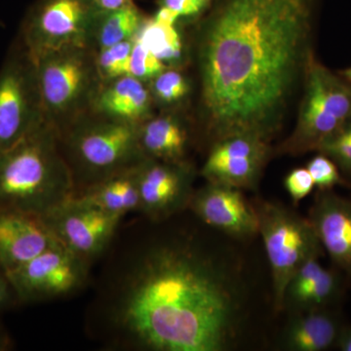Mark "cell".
Instances as JSON below:
<instances>
[{
  "label": "cell",
  "mask_w": 351,
  "mask_h": 351,
  "mask_svg": "<svg viewBox=\"0 0 351 351\" xmlns=\"http://www.w3.org/2000/svg\"><path fill=\"white\" fill-rule=\"evenodd\" d=\"M211 0H158V6L166 7L181 19L197 20L211 4Z\"/></svg>",
  "instance_id": "f546056e"
},
{
  "label": "cell",
  "mask_w": 351,
  "mask_h": 351,
  "mask_svg": "<svg viewBox=\"0 0 351 351\" xmlns=\"http://www.w3.org/2000/svg\"><path fill=\"white\" fill-rule=\"evenodd\" d=\"M36 76L44 117L60 132L80 119V112L93 103L100 80L96 57L88 47L64 48L36 60Z\"/></svg>",
  "instance_id": "5b68a950"
},
{
  "label": "cell",
  "mask_w": 351,
  "mask_h": 351,
  "mask_svg": "<svg viewBox=\"0 0 351 351\" xmlns=\"http://www.w3.org/2000/svg\"><path fill=\"white\" fill-rule=\"evenodd\" d=\"M154 104L171 110L186 103L193 92V83L180 68L168 66L149 82Z\"/></svg>",
  "instance_id": "cb8c5ba5"
},
{
  "label": "cell",
  "mask_w": 351,
  "mask_h": 351,
  "mask_svg": "<svg viewBox=\"0 0 351 351\" xmlns=\"http://www.w3.org/2000/svg\"><path fill=\"white\" fill-rule=\"evenodd\" d=\"M94 1L103 12L117 10V9L134 3L133 0H94Z\"/></svg>",
  "instance_id": "d6a6232c"
},
{
  "label": "cell",
  "mask_w": 351,
  "mask_h": 351,
  "mask_svg": "<svg viewBox=\"0 0 351 351\" xmlns=\"http://www.w3.org/2000/svg\"><path fill=\"white\" fill-rule=\"evenodd\" d=\"M343 321L334 307L292 313L284 329L282 346L290 351H324L336 348Z\"/></svg>",
  "instance_id": "d6986e66"
},
{
  "label": "cell",
  "mask_w": 351,
  "mask_h": 351,
  "mask_svg": "<svg viewBox=\"0 0 351 351\" xmlns=\"http://www.w3.org/2000/svg\"><path fill=\"white\" fill-rule=\"evenodd\" d=\"M138 138L145 158L167 162L186 160L191 132L179 113L154 115L140 126Z\"/></svg>",
  "instance_id": "ffe728a7"
},
{
  "label": "cell",
  "mask_w": 351,
  "mask_h": 351,
  "mask_svg": "<svg viewBox=\"0 0 351 351\" xmlns=\"http://www.w3.org/2000/svg\"><path fill=\"white\" fill-rule=\"evenodd\" d=\"M140 210L154 221H163L189 208L195 189V169L188 160L167 162L145 158L138 165Z\"/></svg>",
  "instance_id": "4fadbf2b"
},
{
  "label": "cell",
  "mask_w": 351,
  "mask_h": 351,
  "mask_svg": "<svg viewBox=\"0 0 351 351\" xmlns=\"http://www.w3.org/2000/svg\"><path fill=\"white\" fill-rule=\"evenodd\" d=\"M88 265L58 242L5 276L18 302L46 301L71 294L84 285Z\"/></svg>",
  "instance_id": "30bf717a"
},
{
  "label": "cell",
  "mask_w": 351,
  "mask_h": 351,
  "mask_svg": "<svg viewBox=\"0 0 351 351\" xmlns=\"http://www.w3.org/2000/svg\"><path fill=\"white\" fill-rule=\"evenodd\" d=\"M71 127L69 152L89 181L86 188L131 169L145 158L138 138L140 126L99 115L94 119H77Z\"/></svg>",
  "instance_id": "52a82bcc"
},
{
  "label": "cell",
  "mask_w": 351,
  "mask_h": 351,
  "mask_svg": "<svg viewBox=\"0 0 351 351\" xmlns=\"http://www.w3.org/2000/svg\"><path fill=\"white\" fill-rule=\"evenodd\" d=\"M307 218L334 267L351 278V199L318 191Z\"/></svg>",
  "instance_id": "9a60e30c"
},
{
  "label": "cell",
  "mask_w": 351,
  "mask_h": 351,
  "mask_svg": "<svg viewBox=\"0 0 351 351\" xmlns=\"http://www.w3.org/2000/svg\"><path fill=\"white\" fill-rule=\"evenodd\" d=\"M253 205L258 234L262 237L271 270L274 309L281 311L286 288L295 272L308 258L321 257L324 250L307 217L271 201L255 200Z\"/></svg>",
  "instance_id": "8992f818"
},
{
  "label": "cell",
  "mask_w": 351,
  "mask_h": 351,
  "mask_svg": "<svg viewBox=\"0 0 351 351\" xmlns=\"http://www.w3.org/2000/svg\"><path fill=\"white\" fill-rule=\"evenodd\" d=\"M297 120L277 154L302 156L316 152L351 115V83L314 56L309 62L300 94Z\"/></svg>",
  "instance_id": "277c9868"
},
{
  "label": "cell",
  "mask_w": 351,
  "mask_h": 351,
  "mask_svg": "<svg viewBox=\"0 0 351 351\" xmlns=\"http://www.w3.org/2000/svg\"><path fill=\"white\" fill-rule=\"evenodd\" d=\"M336 348L341 351H351V326L343 325V327L341 328Z\"/></svg>",
  "instance_id": "836d02e7"
},
{
  "label": "cell",
  "mask_w": 351,
  "mask_h": 351,
  "mask_svg": "<svg viewBox=\"0 0 351 351\" xmlns=\"http://www.w3.org/2000/svg\"><path fill=\"white\" fill-rule=\"evenodd\" d=\"M101 12L94 0H38L25 16L21 41L32 60L64 48H89Z\"/></svg>",
  "instance_id": "ba28073f"
},
{
  "label": "cell",
  "mask_w": 351,
  "mask_h": 351,
  "mask_svg": "<svg viewBox=\"0 0 351 351\" xmlns=\"http://www.w3.org/2000/svg\"><path fill=\"white\" fill-rule=\"evenodd\" d=\"M350 199H351V198H350Z\"/></svg>",
  "instance_id": "74e56055"
},
{
  "label": "cell",
  "mask_w": 351,
  "mask_h": 351,
  "mask_svg": "<svg viewBox=\"0 0 351 351\" xmlns=\"http://www.w3.org/2000/svg\"><path fill=\"white\" fill-rule=\"evenodd\" d=\"M45 121L36 64L20 39L0 69V152Z\"/></svg>",
  "instance_id": "9c48e42d"
},
{
  "label": "cell",
  "mask_w": 351,
  "mask_h": 351,
  "mask_svg": "<svg viewBox=\"0 0 351 351\" xmlns=\"http://www.w3.org/2000/svg\"><path fill=\"white\" fill-rule=\"evenodd\" d=\"M284 186L295 206L311 195L315 188L313 177L306 167L295 168L289 172L284 180Z\"/></svg>",
  "instance_id": "f1b7e54d"
},
{
  "label": "cell",
  "mask_w": 351,
  "mask_h": 351,
  "mask_svg": "<svg viewBox=\"0 0 351 351\" xmlns=\"http://www.w3.org/2000/svg\"><path fill=\"white\" fill-rule=\"evenodd\" d=\"M152 18L157 23L168 25H178L182 20L178 14L163 6H158L156 14Z\"/></svg>",
  "instance_id": "1f68e13d"
},
{
  "label": "cell",
  "mask_w": 351,
  "mask_h": 351,
  "mask_svg": "<svg viewBox=\"0 0 351 351\" xmlns=\"http://www.w3.org/2000/svg\"><path fill=\"white\" fill-rule=\"evenodd\" d=\"M134 38L99 51L96 66L100 80L107 82L121 76L129 75V64Z\"/></svg>",
  "instance_id": "484cf974"
},
{
  "label": "cell",
  "mask_w": 351,
  "mask_h": 351,
  "mask_svg": "<svg viewBox=\"0 0 351 351\" xmlns=\"http://www.w3.org/2000/svg\"><path fill=\"white\" fill-rule=\"evenodd\" d=\"M135 38L166 66L180 68L186 57L184 40L177 25H163L152 18H145Z\"/></svg>",
  "instance_id": "603a6c76"
},
{
  "label": "cell",
  "mask_w": 351,
  "mask_h": 351,
  "mask_svg": "<svg viewBox=\"0 0 351 351\" xmlns=\"http://www.w3.org/2000/svg\"><path fill=\"white\" fill-rule=\"evenodd\" d=\"M211 1H213V0H211Z\"/></svg>",
  "instance_id": "8d00e7d4"
},
{
  "label": "cell",
  "mask_w": 351,
  "mask_h": 351,
  "mask_svg": "<svg viewBox=\"0 0 351 351\" xmlns=\"http://www.w3.org/2000/svg\"><path fill=\"white\" fill-rule=\"evenodd\" d=\"M137 168L138 165L110 176L75 195L119 218H123L130 212H138L140 195Z\"/></svg>",
  "instance_id": "44dd1931"
},
{
  "label": "cell",
  "mask_w": 351,
  "mask_h": 351,
  "mask_svg": "<svg viewBox=\"0 0 351 351\" xmlns=\"http://www.w3.org/2000/svg\"><path fill=\"white\" fill-rule=\"evenodd\" d=\"M189 208L203 223L233 239H251L258 233L255 207L241 189L207 182L195 191Z\"/></svg>",
  "instance_id": "5bb4252c"
},
{
  "label": "cell",
  "mask_w": 351,
  "mask_h": 351,
  "mask_svg": "<svg viewBox=\"0 0 351 351\" xmlns=\"http://www.w3.org/2000/svg\"><path fill=\"white\" fill-rule=\"evenodd\" d=\"M167 68L168 66L156 55L152 54L144 44L134 38L129 64V75L147 83L151 82L156 76Z\"/></svg>",
  "instance_id": "4316f807"
},
{
  "label": "cell",
  "mask_w": 351,
  "mask_h": 351,
  "mask_svg": "<svg viewBox=\"0 0 351 351\" xmlns=\"http://www.w3.org/2000/svg\"><path fill=\"white\" fill-rule=\"evenodd\" d=\"M105 83L93 100L99 115L138 126L154 117V101L147 83L131 75Z\"/></svg>",
  "instance_id": "ac0fdd59"
},
{
  "label": "cell",
  "mask_w": 351,
  "mask_h": 351,
  "mask_svg": "<svg viewBox=\"0 0 351 351\" xmlns=\"http://www.w3.org/2000/svg\"><path fill=\"white\" fill-rule=\"evenodd\" d=\"M319 0H213L195 20L198 123L209 147L247 135L272 143L315 56Z\"/></svg>",
  "instance_id": "6da1fadb"
},
{
  "label": "cell",
  "mask_w": 351,
  "mask_h": 351,
  "mask_svg": "<svg viewBox=\"0 0 351 351\" xmlns=\"http://www.w3.org/2000/svg\"><path fill=\"white\" fill-rule=\"evenodd\" d=\"M339 73L343 76L346 80H348V82L351 83V66H350V68L343 69V71H339Z\"/></svg>",
  "instance_id": "d590c367"
},
{
  "label": "cell",
  "mask_w": 351,
  "mask_h": 351,
  "mask_svg": "<svg viewBox=\"0 0 351 351\" xmlns=\"http://www.w3.org/2000/svg\"><path fill=\"white\" fill-rule=\"evenodd\" d=\"M274 154L271 143L263 138L232 136L209 147L200 174L208 182L254 191Z\"/></svg>",
  "instance_id": "7c38bea8"
},
{
  "label": "cell",
  "mask_w": 351,
  "mask_h": 351,
  "mask_svg": "<svg viewBox=\"0 0 351 351\" xmlns=\"http://www.w3.org/2000/svg\"><path fill=\"white\" fill-rule=\"evenodd\" d=\"M43 219L60 244L89 263L106 251L121 221L78 195Z\"/></svg>",
  "instance_id": "8fae6325"
},
{
  "label": "cell",
  "mask_w": 351,
  "mask_h": 351,
  "mask_svg": "<svg viewBox=\"0 0 351 351\" xmlns=\"http://www.w3.org/2000/svg\"><path fill=\"white\" fill-rule=\"evenodd\" d=\"M13 348L12 339L5 330L0 327V351H7Z\"/></svg>",
  "instance_id": "e575fe53"
},
{
  "label": "cell",
  "mask_w": 351,
  "mask_h": 351,
  "mask_svg": "<svg viewBox=\"0 0 351 351\" xmlns=\"http://www.w3.org/2000/svg\"><path fill=\"white\" fill-rule=\"evenodd\" d=\"M316 152L330 157L351 186V115Z\"/></svg>",
  "instance_id": "d4e9b609"
},
{
  "label": "cell",
  "mask_w": 351,
  "mask_h": 351,
  "mask_svg": "<svg viewBox=\"0 0 351 351\" xmlns=\"http://www.w3.org/2000/svg\"><path fill=\"white\" fill-rule=\"evenodd\" d=\"M18 302L12 286L3 271L0 270V311L8 308L14 302Z\"/></svg>",
  "instance_id": "4dcf8cb0"
},
{
  "label": "cell",
  "mask_w": 351,
  "mask_h": 351,
  "mask_svg": "<svg viewBox=\"0 0 351 351\" xmlns=\"http://www.w3.org/2000/svg\"><path fill=\"white\" fill-rule=\"evenodd\" d=\"M317 191H330L337 186H350L337 164L325 154H316L306 165Z\"/></svg>",
  "instance_id": "83f0119b"
},
{
  "label": "cell",
  "mask_w": 351,
  "mask_h": 351,
  "mask_svg": "<svg viewBox=\"0 0 351 351\" xmlns=\"http://www.w3.org/2000/svg\"><path fill=\"white\" fill-rule=\"evenodd\" d=\"M108 317L138 350L223 351L237 338L239 295L225 267L193 242H160L121 277Z\"/></svg>",
  "instance_id": "7a4b0ae2"
},
{
  "label": "cell",
  "mask_w": 351,
  "mask_h": 351,
  "mask_svg": "<svg viewBox=\"0 0 351 351\" xmlns=\"http://www.w3.org/2000/svg\"><path fill=\"white\" fill-rule=\"evenodd\" d=\"M75 193L61 135L47 121L0 152V208L43 218Z\"/></svg>",
  "instance_id": "3957f363"
},
{
  "label": "cell",
  "mask_w": 351,
  "mask_h": 351,
  "mask_svg": "<svg viewBox=\"0 0 351 351\" xmlns=\"http://www.w3.org/2000/svg\"><path fill=\"white\" fill-rule=\"evenodd\" d=\"M57 243L43 217L0 208V270L4 274Z\"/></svg>",
  "instance_id": "2e32d148"
},
{
  "label": "cell",
  "mask_w": 351,
  "mask_h": 351,
  "mask_svg": "<svg viewBox=\"0 0 351 351\" xmlns=\"http://www.w3.org/2000/svg\"><path fill=\"white\" fill-rule=\"evenodd\" d=\"M145 17L135 3L101 12L95 25L92 43L99 51L135 38Z\"/></svg>",
  "instance_id": "7402d4cb"
},
{
  "label": "cell",
  "mask_w": 351,
  "mask_h": 351,
  "mask_svg": "<svg viewBox=\"0 0 351 351\" xmlns=\"http://www.w3.org/2000/svg\"><path fill=\"white\" fill-rule=\"evenodd\" d=\"M320 257L306 261L289 281L284 295V308L291 313L335 307L345 289L343 274L326 269Z\"/></svg>",
  "instance_id": "e0dca14e"
}]
</instances>
